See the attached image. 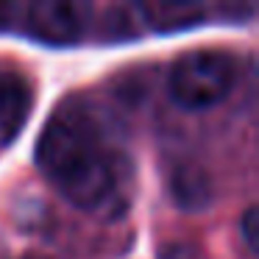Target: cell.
<instances>
[{"label":"cell","instance_id":"6da1fadb","mask_svg":"<svg viewBox=\"0 0 259 259\" xmlns=\"http://www.w3.org/2000/svg\"><path fill=\"white\" fill-rule=\"evenodd\" d=\"M36 164L73 206L98 212L114 198L117 179L92 112L78 101L56 106L36 142Z\"/></svg>","mask_w":259,"mask_h":259},{"label":"cell","instance_id":"7a4b0ae2","mask_svg":"<svg viewBox=\"0 0 259 259\" xmlns=\"http://www.w3.org/2000/svg\"><path fill=\"white\" fill-rule=\"evenodd\" d=\"M237 62L226 51H192L184 53L170 70V95L179 106L201 112L218 106L234 90Z\"/></svg>","mask_w":259,"mask_h":259},{"label":"cell","instance_id":"3957f363","mask_svg":"<svg viewBox=\"0 0 259 259\" xmlns=\"http://www.w3.org/2000/svg\"><path fill=\"white\" fill-rule=\"evenodd\" d=\"M20 25L31 39H39L45 45H73L81 39L87 25V6L78 3H31L20 9Z\"/></svg>","mask_w":259,"mask_h":259},{"label":"cell","instance_id":"277c9868","mask_svg":"<svg viewBox=\"0 0 259 259\" xmlns=\"http://www.w3.org/2000/svg\"><path fill=\"white\" fill-rule=\"evenodd\" d=\"M34 106L28 78L12 67H0V140L9 142L23 131Z\"/></svg>","mask_w":259,"mask_h":259},{"label":"cell","instance_id":"5b68a950","mask_svg":"<svg viewBox=\"0 0 259 259\" xmlns=\"http://www.w3.org/2000/svg\"><path fill=\"white\" fill-rule=\"evenodd\" d=\"M148 25L156 31H179L198 25L203 20V9L192 6V3H153V6H142Z\"/></svg>","mask_w":259,"mask_h":259},{"label":"cell","instance_id":"8992f818","mask_svg":"<svg viewBox=\"0 0 259 259\" xmlns=\"http://www.w3.org/2000/svg\"><path fill=\"white\" fill-rule=\"evenodd\" d=\"M240 229H242V240H245L248 251H256V245H259V234H256V229H259V223H256V206H248V209H245V214H242V220H240Z\"/></svg>","mask_w":259,"mask_h":259},{"label":"cell","instance_id":"52a82bcc","mask_svg":"<svg viewBox=\"0 0 259 259\" xmlns=\"http://www.w3.org/2000/svg\"><path fill=\"white\" fill-rule=\"evenodd\" d=\"M23 259H45V256H23Z\"/></svg>","mask_w":259,"mask_h":259}]
</instances>
